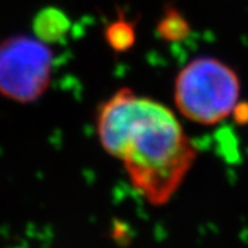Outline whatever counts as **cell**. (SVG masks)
I'll use <instances>...</instances> for the list:
<instances>
[{
  "label": "cell",
  "mask_w": 248,
  "mask_h": 248,
  "mask_svg": "<svg viewBox=\"0 0 248 248\" xmlns=\"http://www.w3.org/2000/svg\"><path fill=\"white\" fill-rule=\"evenodd\" d=\"M53 55L29 36H13L0 43V94L11 101L32 102L50 84Z\"/></svg>",
  "instance_id": "3"
},
{
  "label": "cell",
  "mask_w": 248,
  "mask_h": 248,
  "mask_svg": "<svg viewBox=\"0 0 248 248\" xmlns=\"http://www.w3.org/2000/svg\"><path fill=\"white\" fill-rule=\"evenodd\" d=\"M233 119L237 124H247L248 123V102H240L236 104V107L232 110Z\"/></svg>",
  "instance_id": "6"
},
{
  "label": "cell",
  "mask_w": 248,
  "mask_h": 248,
  "mask_svg": "<svg viewBox=\"0 0 248 248\" xmlns=\"http://www.w3.org/2000/svg\"><path fill=\"white\" fill-rule=\"evenodd\" d=\"M97 127L102 148L123 161L135 190L153 205L169 203L196 159L169 108L122 89L101 107Z\"/></svg>",
  "instance_id": "1"
},
{
  "label": "cell",
  "mask_w": 248,
  "mask_h": 248,
  "mask_svg": "<svg viewBox=\"0 0 248 248\" xmlns=\"http://www.w3.org/2000/svg\"><path fill=\"white\" fill-rule=\"evenodd\" d=\"M108 45L115 51H125L131 48L135 42V32L131 22L125 19H119L108 27L105 32Z\"/></svg>",
  "instance_id": "5"
},
{
  "label": "cell",
  "mask_w": 248,
  "mask_h": 248,
  "mask_svg": "<svg viewBox=\"0 0 248 248\" xmlns=\"http://www.w3.org/2000/svg\"><path fill=\"white\" fill-rule=\"evenodd\" d=\"M157 32L166 40L179 42L187 37L190 28H189L187 21L179 14L178 10L169 7L166 10L164 17L161 18V21L157 25Z\"/></svg>",
  "instance_id": "4"
},
{
  "label": "cell",
  "mask_w": 248,
  "mask_h": 248,
  "mask_svg": "<svg viewBox=\"0 0 248 248\" xmlns=\"http://www.w3.org/2000/svg\"><path fill=\"white\" fill-rule=\"evenodd\" d=\"M240 81L228 65L215 58H197L178 75L175 102L181 113L196 123L215 124L237 104Z\"/></svg>",
  "instance_id": "2"
}]
</instances>
